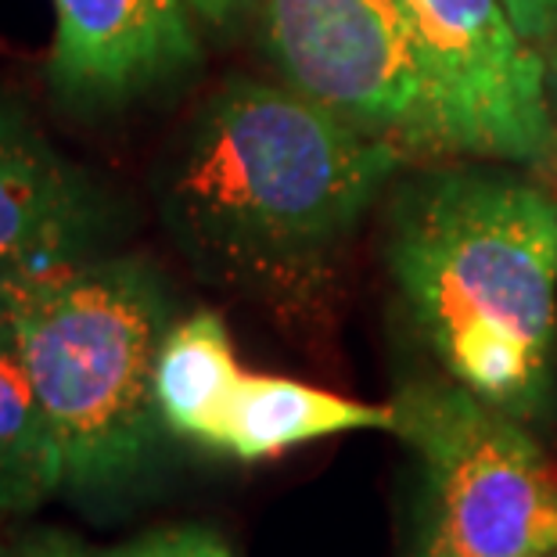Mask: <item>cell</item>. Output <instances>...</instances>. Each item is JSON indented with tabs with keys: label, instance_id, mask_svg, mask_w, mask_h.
Instances as JSON below:
<instances>
[{
	"label": "cell",
	"instance_id": "7a4b0ae2",
	"mask_svg": "<svg viewBox=\"0 0 557 557\" xmlns=\"http://www.w3.org/2000/svg\"><path fill=\"white\" fill-rule=\"evenodd\" d=\"M388 270L449 382L518 421L550 403L557 201L500 173H446L403 198Z\"/></svg>",
	"mask_w": 557,
	"mask_h": 557
},
{
	"label": "cell",
	"instance_id": "5bb4252c",
	"mask_svg": "<svg viewBox=\"0 0 557 557\" xmlns=\"http://www.w3.org/2000/svg\"><path fill=\"white\" fill-rule=\"evenodd\" d=\"M0 557H109V554H94L79 540L62 536V532H40V536H29L26 543H18V547H11Z\"/></svg>",
	"mask_w": 557,
	"mask_h": 557
},
{
	"label": "cell",
	"instance_id": "8992f818",
	"mask_svg": "<svg viewBox=\"0 0 557 557\" xmlns=\"http://www.w3.org/2000/svg\"><path fill=\"white\" fill-rule=\"evenodd\" d=\"M418 51L449 148L500 162L554 151L547 54L507 0H393Z\"/></svg>",
	"mask_w": 557,
	"mask_h": 557
},
{
	"label": "cell",
	"instance_id": "9a60e30c",
	"mask_svg": "<svg viewBox=\"0 0 557 557\" xmlns=\"http://www.w3.org/2000/svg\"><path fill=\"white\" fill-rule=\"evenodd\" d=\"M187 8H191V15L201 26L231 29L234 22L245 18L252 8H259V0H187Z\"/></svg>",
	"mask_w": 557,
	"mask_h": 557
},
{
	"label": "cell",
	"instance_id": "9c48e42d",
	"mask_svg": "<svg viewBox=\"0 0 557 557\" xmlns=\"http://www.w3.org/2000/svg\"><path fill=\"white\" fill-rule=\"evenodd\" d=\"M352 432L396 435V407L349 399L281 374L245 371L234 388L220 454L256 465V460L281 457L284 449Z\"/></svg>",
	"mask_w": 557,
	"mask_h": 557
},
{
	"label": "cell",
	"instance_id": "2e32d148",
	"mask_svg": "<svg viewBox=\"0 0 557 557\" xmlns=\"http://www.w3.org/2000/svg\"><path fill=\"white\" fill-rule=\"evenodd\" d=\"M543 54H547V65H550V83L557 87V37L547 47H543Z\"/></svg>",
	"mask_w": 557,
	"mask_h": 557
},
{
	"label": "cell",
	"instance_id": "ba28073f",
	"mask_svg": "<svg viewBox=\"0 0 557 557\" xmlns=\"http://www.w3.org/2000/svg\"><path fill=\"white\" fill-rule=\"evenodd\" d=\"M101 234V201L33 120L0 101V284L73 263Z\"/></svg>",
	"mask_w": 557,
	"mask_h": 557
},
{
	"label": "cell",
	"instance_id": "6da1fadb",
	"mask_svg": "<svg viewBox=\"0 0 557 557\" xmlns=\"http://www.w3.org/2000/svg\"><path fill=\"white\" fill-rule=\"evenodd\" d=\"M407 151L288 83L231 79L206 101L162 184V212L201 277L299 313Z\"/></svg>",
	"mask_w": 557,
	"mask_h": 557
},
{
	"label": "cell",
	"instance_id": "277c9868",
	"mask_svg": "<svg viewBox=\"0 0 557 557\" xmlns=\"http://www.w3.org/2000/svg\"><path fill=\"white\" fill-rule=\"evenodd\" d=\"M396 438L421 468L410 557H543L557 550V471L525 429L457 382L393 399Z\"/></svg>",
	"mask_w": 557,
	"mask_h": 557
},
{
	"label": "cell",
	"instance_id": "4fadbf2b",
	"mask_svg": "<svg viewBox=\"0 0 557 557\" xmlns=\"http://www.w3.org/2000/svg\"><path fill=\"white\" fill-rule=\"evenodd\" d=\"M518 29L543 51L557 37V0H507Z\"/></svg>",
	"mask_w": 557,
	"mask_h": 557
},
{
	"label": "cell",
	"instance_id": "e0dca14e",
	"mask_svg": "<svg viewBox=\"0 0 557 557\" xmlns=\"http://www.w3.org/2000/svg\"><path fill=\"white\" fill-rule=\"evenodd\" d=\"M543 557H557V550H550V554H543Z\"/></svg>",
	"mask_w": 557,
	"mask_h": 557
},
{
	"label": "cell",
	"instance_id": "8fae6325",
	"mask_svg": "<svg viewBox=\"0 0 557 557\" xmlns=\"http://www.w3.org/2000/svg\"><path fill=\"white\" fill-rule=\"evenodd\" d=\"M62 493V454L33 385L22 338L0 299V515H26Z\"/></svg>",
	"mask_w": 557,
	"mask_h": 557
},
{
	"label": "cell",
	"instance_id": "7c38bea8",
	"mask_svg": "<svg viewBox=\"0 0 557 557\" xmlns=\"http://www.w3.org/2000/svg\"><path fill=\"white\" fill-rule=\"evenodd\" d=\"M109 557H238L231 543L206 525H181V529H159L148 536L134 540L129 547L115 550Z\"/></svg>",
	"mask_w": 557,
	"mask_h": 557
},
{
	"label": "cell",
	"instance_id": "5b68a950",
	"mask_svg": "<svg viewBox=\"0 0 557 557\" xmlns=\"http://www.w3.org/2000/svg\"><path fill=\"white\" fill-rule=\"evenodd\" d=\"M281 83L407 156L454 151L393 0H259Z\"/></svg>",
	"mask_w": 557,
	"mask_h": 557
},
{
	"label": "cell",
	"instance_id": "30bf717a",
	"mask_svg": "<svg viewBox=\"0 0 557 557\" xmlns=\"http://www.w3.org/2000/svg\"><path fill=\"white\" fill-rule=\"evenodd\" d=\"M242 374L223 317L212 310L184 317L165 331L156 357V407L162 424L187 443L220 454Z\"/></svg>",
	"mask_w": 557,
	"mask_h": 557
},
{
	"label": "cell",
	"instance_id": "3957f363",
	"mask_svg": "<svg viewBox=\"0 0 557 557\" xmlns=\"http://www.w3.org/2000/svg\"><path fill=\"white\" fill-rule=\"evenodd\" d=\"M62 454V490L101 496L148 468L159 443L156 357L165 295L137 259H73L0 284Z\"/></svg>",
	"mask_w": 557,
	"mask_h": 557
},
{
	"label": "cell",
	"instance_id": "52a82bcc",
	"mask_svg": "<svg viewBox=\"0 0 557 557\" xmlns=\"http://www.w3.org/2000/svg\"><path fill=\"white\" fill-rule=\"evenodd\" d=\"M47 76L83 109L126 104L198 65L201 44L187 0H51Z\"/></svg>",
	"mask_w": 557,
	"mask_h": 557
}]
</instances>
